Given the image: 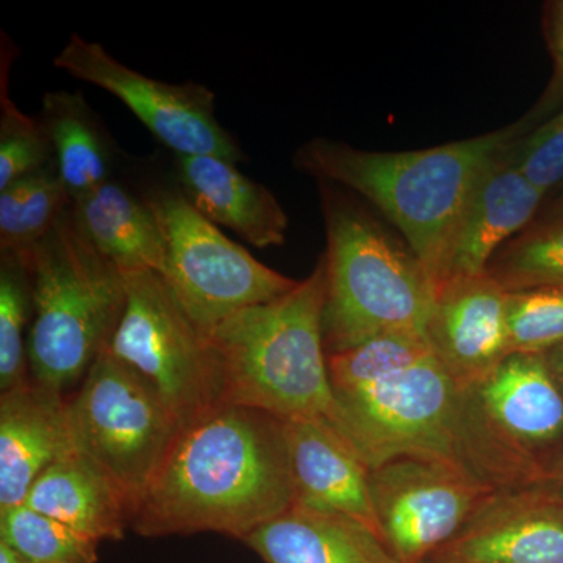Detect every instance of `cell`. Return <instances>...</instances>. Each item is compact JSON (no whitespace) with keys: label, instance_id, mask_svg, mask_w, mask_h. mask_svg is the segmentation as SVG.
<instances>
[{"label":"cell","instance_id":"cell-1","mask_svg":"<svg viewBox=\"0 0 563 563\" xmlns=\"http://www.w3.org/2000/svg\"><path fill=\"white\" fill-rule=\"evenodd\" d=\"M292 504L284 421L221 404L180 432L131 528L141 537L217 532L244 540Z\"/></svg>","mask_w":563,"mask_h":563},{"label":"cell","instance_id":"cell-2","mask_svg":"<svg viewBox=\"0 0 563 563\" xmlns=\"http://www.w3.org/2000/svg\"><path fill=\"white\" fill-rule=\"evenodd\" d=\"M328 366L335 431L369 470L399 457H421L473 473L466 454L465 391L428 336H376L328 355Z\"/></svg>","mask_w":563,"mask_h":563},{"label":"cell","instance_id":"cell-3","mask_svg":"<svg viewBox=\"0 0 563 563\" xmlns=\"http://www.w3.org/2000/svg\"><path fill=\"white\" fill-rule=\"evenodd\" d=\"M528 120L421 151L376 152L329 139L296 151V169L324 184H340L374 203L402 233L433 290L463 209L479 180L504 152L526 135Z\"/></svg>","mask_w":563,"mask_h":563},{"label":"cell","instance_id":"cell-4","mask_svg":"<svg viewBox=\"0 0 563 563\" xmlns=\"http://www.w3.org/2000/svg\"><path fill=\"white\" fill-rule=\"evenodd\" d=\"M325 261L287 295L225 318L207 333L220 366L222 404L282 421L321 420L335 429V401L322 335Z\"/></svg>","mask_w":563,"mask_h":563},{"label":"cell","instance_id":"cell-5","mask_svg":"<svg viewBox=\"0 0 563 563\" xmlns=\"http://www.w3.org/2000/svg\"><path fill=\"white\" fill-rule=\"evenodd\" d=\"M321 195L328 355L391 333L428 336L435 290L410 247L332 185L321 181Z\"/></svg>","mask_w":563,"mask_h":563},{"label":"cell","instance_id":"cell-6","mask_svg":"<svg viewBox=\"0 0 563 563\" xmlns=\"http://www.w3.org/2000/svg\"><path fill=\"white\" fill-rule=\"evenodd\" d=\"M18 255L32 288L31 377L65 391L109 347L128 298L124 274L85 239L70 209L43 242Z\"/></svg>","mask_w":563,"mask_h":563},{"label":"cell","instance_id":"cell-7","mask_svg":"<svg viewBox=\"0 0 563 563\" xmlns=\"http://www.w3.org/2000/svg\"><path fill=\"white\" fill-rule=\"evenodd\" d=\"M68 413L77 453L113 481L135 514L184 431L179 418L109 347L96 358L79 391L68 401Z\"/></svg>","mask_w":563,"mask_h":563},{"label":"cell","instance_id":"cell-8","mask_svg":"<svg viewBox=\"0 0 563 563\" xmlns=\"http://www.w3.org/2000/svg\"><path fill=\"white\" fill-rule=\"evenodd\" d=\"M124 280V313L109 351L139 373L187 428L222 404L217 354L161 273H128Z\"/></svg>","mask_w":563,"mask_h":563},{"label":"cell","instance_id":"cell-9","mask_svg":"<svg viewBox=\"0 0 563 563\" xmlns=\"http://www.w3.org/2000/svg\"><path fill=\"white\" fill-rule=\"evenodd\" d=\"M147 192L165 232L162 276L203 332L244 309L280 298L298 285L299 280L263 265L232 242L176 185L152 187Z\"/></svg>","mask_w":563,"mask_h":563},{"label":"cell","instance_id":"cell-10","mask_svg":"<svg viewBox=\"0 0 563 563\" xmlns=\"http://www.w3.org/2000/svg\"><path fill=\"white\" fill-rule=\"evenodd\" d=\"M55 68L120 99L174 157L213 155L232 163L246 155L214 110L206 85L168 84L144 76L117 60L102 44L73 33L54 58Z\"/></svg>","mask_w":563,"mask_h":563},{"label":"cell","instance_id":"cell-11","mask_svg":"<svg viewBox=\"0 0 563 563\" xmlns=\"http://www.w3.org/2000/svg\"><path fill=\"white\" fill-rule=\"evenodd\" d=\"M369 488L388 550L420 563L448 547L498 488L451 463L399 457L369 470Z\"/></svg>","mask_w":563,"mask_h":563},{"label":"cell","instance_id":"cell-12","mask_svg":"<svg viewBox=\"0 0 563 563\" xmlns=\"http://www.w3.org/2000/svg\"><path fill=\"white\" fill-rule=\"evenodd\" d=\"M507 313L509 290L488 272L444 282L437 291L429 343L463 391L510 354Z\"/></svg>","mask_w":563,"mask_h":563},{"label":"cell","instance_id":"cell-13","mask_svg":"<svg viewBox=\"0 0 563 563\" xmlns=\"http://www.w3.org/2000/svg\"><path fill=\"white\" fill-rule=\"evenodd\" d=\"M450 563H563V498L498 488L444 547Z\"/></svg>","mask_w":563,"mask_h":563},{"label":"cell","instance_id":"cell-14","mask_svg":"<svg viewBox=\"0 0 563 563\" xmlns=\"http://www.w3.org/2000/svg\"><path fill=\"white\" fill-rule=\"evenodd\" d=\"M74 451L63 391L31 379L0 393V512L24 504L41 474Z\"/></svg>","mask_w":563,"mask_h":563},{"label":"cell","instance_id":"cell-15","mask_svg":"<svg viewBox=\"0 0 563 563\" xmlns=\"http://www.w3.org/2000/svg\"><path fill=\"white\" fill-rule=\"evenodd\" d=\"M284 426L295 504L344 515L383 539L369 468L346 440L321 420L284 421Z\"/></svg>","mask_w":563,"mask_h":563},{"label":"cell","instance_id":"cell-16","mask_svg":"<svg viewBox=\"0 0 563 563\" xmlns=\"http://www.w3.org/2000/svg\"><path fill=\"white\" fill-rule=\"evenodd\" d=\"M509 150L487 169L462 211L444 258L442 285L487 273L496 252L523 231L543 201L544 191L518 172Z\"/></svg>","mask_w":563,"mask_h":563},{"label":"cell","instance_id":"cell-17","mask_svg":"<svg viewBox=\"0 0 563 563\" xmlns=\"http://www.w3.org/2000/svg\"><path fill=\"white\" fill-rule=\"evenodd\" d=\"M176 187L203 218L244 242L266 250L287 242L288 217L265 185L244 176L236 163L213 157H174Z\"/></svg>","mask_w":563,"mask_h":563},{"label":"cell","instance_id":"cell-18","mask_svg":"<svg viewBox=\"0 0 563 563\" xmlns=\"http://www.w3.org/2000/svg\"><path fill=\"white\" fill-rule=\"evenodd\" d=\"M85 239L122 274L165 272L166 240L150 192L117 176L70 203Z\"/></svg>","mask_w":563,"mask_h":563},{"label":"cell","instance_id":"cell-19","mask_svg":"<svg viewBox=\"0 0 563 563\" xmlns=\"http://www.w3.org/2000/svg\"><path fill=\"white\" fill-rule=\"evenodd\" d=\"M243 542L263 563H399L365 525L301 504H292Z\"/></svg>","mask_w":563,"mask_h":563},{"label":"cell","instance_id":"cell-20","mask_svg":"<svg viewBox=\"0 0 563 563\" xmlns=\"http://www.w3.org/2000/svg\"><path fill=\"white\" fill-rule=\"evenodd\" d=\"M24 504L96 542L121 540L133 514L113 481L77 451L52 463Z\"/></svg>","mask_w":563,"mask_h":563},{"label":"cell","instance_id":"cell-21","mask_svg":"<svg viewBox=\"0 0 563 563\" xmlns=\"http://www.w3.org/2000/svg\"><path fill=\"white\" fill-rule=\"evenodd\" d=\"M40 120L70 201L113 179L120 150L80 91L46 92Z\"/></svg>","mask_w":563,"mask_h":563},{"label":"cell","instance_id":"cell-22","mask_svg":"<svg viewBox=\"0 0 563 563\" xmlns=\"http://www.w3.org/2000/svg\"><path fill=\"white\" fill-rule=\"evenodd\" d=\"M70 203L55 162L0 190V252L31 251L54 231Z\"/></svg>","mask_w":563,"mask_h":563},{"label":"cell","instance_id":"cell-23","mask_svg":"<svg viewBox=\"0 0 563 563\" xmlns=\"http://www.w3.org/2000/svg\"><path fill=\"white\" fill-rule=\"evenodd\" d=\"M0 542L27 563H98V543L27 504L0 512Z\"/></svg>","mask_w":563,"mask_h":563},{"label":"cell","instance_id":"cell-24","mask_svg":"<svg viewBox=\"0 0 563 563\" xmlns=\"http://www.w3.org/2000/svg\"><path fill=\"white\" fill-rule=\"evenodd\" d=\"M32 288L27 268L14 252H0V393L27 384V336Z\"/></svg>","mask_w":563,"mask_h":563},{"label":"cell","instance_id":"cell-25","mask_svg":"<svg viewBox=\"0 0 563 563\" xmlns=\"http://www.w3.org/2000/svg\"><path fill=\"white\" fill-rule=\"evenodd\" d=\"M487 272L509 291L563 287V222H547L510 240L496 252Z\"/></svg>","mask_w":563,"mask_h":563},{"label":"cell","instance_id":"cell-26","mask_svg":"<svg viewBox=\"0 0 563 563\" xmlns=\"http://www.w3.org/2000/svg\"><path fill=\"white\" fill-rule=\"evenodd\" d=\"M9 49L10 44L7 54L2 47L0 70V190L54 163V150L43 122L40 118L29 117L11 101Z\"/></svg>","mask_w":563,"mask_h":563},{"label":"cell","instance_id":"cell-27","mask_svg":"<svg viewBox=\"0 0 563 563\" xmlns=\"http://www.w3.org/2000/svg\"><path fill=\"white\" fill-rule=\"evenodd\" d=\"M509 351L547 354L563 343V287L509 291Z\"/></svg>","mask_w":563,"mask_h":563},{"label":"cell","instance_id":"cell-28","mask_svg":"<svg viewBox=\"0 0 563 563\" xmlns=\"http://www.w3.org/2000/svg\"><path fill=\"white\" fill-rule=\"evenodd\" d=\"M510 162L547 192L563 181V110L553 120L521 136L509 150Z\"/></svg>","mask_w":563,"mask_h":563},{"label":"cell","instance_id":"cell-29","mask_svg":"<svg viewBox=\"0 0 563 563\" xmlns=\"http://www.w3.org/2000/svg\"><path fill=\"white\" fill-rule=\"evenodd\" d=\"M547 24L548 44L554 60L555 81L563 85V0L550 3Z\"/></svg>","mask_w":563,"mask_h":563},{"label":"cell","instance_id":"cell-30","mask_svg":"<svg viewBox=\"0 0 563 563\" xmlns=\"http://www.w3.org/2000/svg\"><path fill=\"white\" fill-rule=\"evenodd\" d=\"M563 395V343L543 354Z\"/></svg>","mask_w":563,"mask_h":563},{"label":"cell","instance_id":"cell-31","mask_svg":"<svg viewBox=\"0 0 563 563\" xmlns=\"http://www.w3.org/2000/svg\"><path fill=\"white\" fill-rule=\"evenodd\" d=\"M0 563H27L9 544L0 542Z\"/></svg>","mask_w":563,"mask_h":563},{"label":"cell","instance_id":"cell-32","mask_svg":"<svg viewBox=\"0 0 563 563\" xmlns=\"http://www.w3.org/2000/svg\"><path fill=\"white\" fill-rule=\"evenodd\" d=\"M548 222H563V196L561 199H558V202L551 209L550 221Z\"/></svg>","mask_w":563,"mask_h":563},{"label":"cell","instance_id":"cell-33","mask_svg":"<svg viewBox=\"0 0 563 563\" xmlns=\"http://www.w3.org/2000/svg\"><path fill=\"white\" fill-rule=\"evenodd\" d=\"M555 476L563 481V462L558 466V470H555Z\"/></svg>","mask_w":563,"mask_h":563}]
</instances>
